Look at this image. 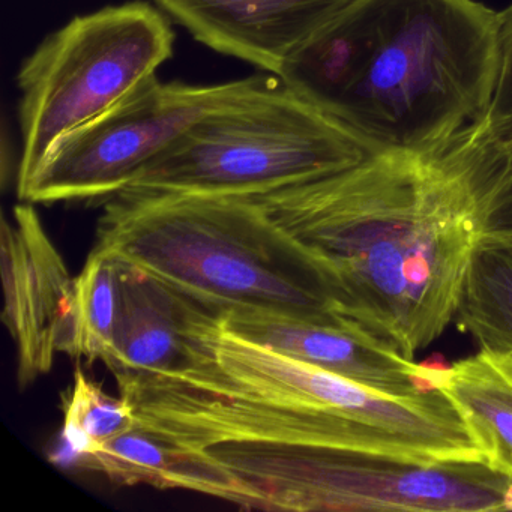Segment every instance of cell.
Segmentation results:
<instances>
[{
    "mask_svg": "<svg viewBox=\"0 0 512 512\" xmlns=\"http://www.w3.org/2000/svg\"><path fill=\"white\" fill-rule=\"evenodd\" d=\"M454 322L482 349L512 353V232L491 236L476 248Z\"/></svg>",
    "mask_w": 512,
    "mask_h": 512,
    "instance_id": "obj_16",
    "label": "cell"
},
{
    "mask_svg": "<svg viewBox=\"0 0 512 512\" xmlns=\"http://www.w3.org/2000/svg\"><path fill=\"white\" fill-rule=\"evenodd\" d=\"M118 262L121 308L112 350L104 359L107 370L116 380L184 371L190 364L191 335L214 308L124 260Z\"/></svg>",
    "mask_w": 512,
    "mask_h": 512,
    "instance_id": "obj_12",
    "label": "cell"
},
{
    "mask_svg": "<svg viewBox=\"0 0 512 512\" xmlns=\"http://www.w3.org/2000/svg\"><path fill=\"white\" fill-rule=\"evenodd\" d=\"M499 16L496 82L482 115L439 154L512 199V5Z\"/></svg>",
    "mask_w": 512,
    "mask_h": 512,
    "instance_id": "obj_15",
    "label": "cell"
},
{
    "mask_svg": "<svg viewBox=\"0 0 512 512\" xmlns=\"http://www.w3.org/2000/svg\"><path fill=\"white\" fill-rule=\"evenodd\" d=\"M116 382L137 424L182 449L248 440L431 463L482 460L439 386L415 397L382 394L238 337L215 310L197 323L184 371Z\"/></svg>",
    "mask_w": 512,
    "mask_h": 512,
    "instance_id": "obj_2",
    "label": "cell"
},
{
    "mask_svg": "<svg viewBox=\"0 0 512 512\" xmlns=\"http://www.w3.org/2000/svg\"><path fill=\"white\" fill-rule=\"evenodd\" d=\"M79 458L85 469L103 473L116 485L188 490L193 476V460L184 449L139 424Z\"/></svg>",
    "mask_w": 512,
    "mask_h": 512,
    "instance_id": "obj_18",
    "label": "cell"
},
{
    "mask_svg": "<svg viewBox=\"0 0 512 512\" xmlns=\"http://www.w3.org/2000/svg\"><path fill=\"white\" fill-rule=\"evenodd\" d=\"M2 320L16 343L22 389L49 373L67 332L74 281L35 205L22 202L2 223Z\"/></svg>",
    "mask_w": 512,
    "mask_h": 512,
    "instance_id": "obj_9",
    "label": "cell"
},
{
    "mask_svg": "<svg viewBox=\"0 0 512 512\" xmlns=\"http://www.w3.org/2000/svg\"><path fill=\"white\" fill-rule=\"evenodd\" d=\"M220 499L265 511L512 509V479L485 461L410 460L356 449L218 440L202 449Z\"/></svg>",
    "mask_w": 512,
    "mask_h": 512,
    "instance_id": "obj_5",
    "label": "cell"
},
{
    "mask_svg": "<svg viewBox=\"0 0 512 512\" xmlns=\"http://www.w3.org/2000/svg\"><path fill=\"white\" fill-rule=\"evenodd\" d=\"M370 154L349 128L277 77L256 76L125 190L256 197L340 172Z\"/></svg>",
    "mask_w": 512,
    "mask_h": 512,
    "instance_id": "obj_6",
    "label": "cell"
},
{
    "mask_svg": "<svg viewBox=\"0 0 512 512\" xmlns=\"http://www.w3.org/2000/svg\"><path fill=\"white\" fill-rule=\"evenodd\" d=\"M221 323L238 337L322 368L392 397L437 388L430 365L406 358L353 322H314L259 311H224Z\"/></svg>",
    "mask_w": 512,
    "mask_h": 512,
    "instance_id": "obj_10",
    "label": "cell"
},
{
    "mask_svg": "<svg viewBox=\"0 0 512 512\" xmlns=\"http://www.w3.org/2000/svg\"><path fill=\"white\" fill-rule=\"evenodd\" d=\"M214 52L278 76L293 52L350 0H154Z\"/></svg>",
    "mask_w": 512,
    "mask_h": 512,
    "instance_id": "obj_11",
    "label": "cell"
},
{
    "mask_svg": "<svg viewBox=\"0 0 512 512\" xmlns=\"http://www.w3.org/2000/svg\"><path fill=\"white\" fill-rule=\"evenodd\" d=\"M169 19L160 8L134 0L80 14L41 41L17 73V184L62 137L157 79L175 49Z\"/></svg>",
    "mask_w": 512,
    "mask_h": 512,
    "instance_id": "obj_7",
    "label": "cell"
},
{
    "mask_svg": "<svg viewBox=\"0 0 512 512\" xmlns=\"http://www.w3.org/2000/svg\"><path fill=\"white\" fill-rule=\"evenodd\" d=\"M251 199L316 260L337 313L409 359L454 322L479 244L512 232L511 200L437 152H371Z\"/></svg>",
    "mask_w": 512,
    "mask_h": 512,
    "instance_id": "obj_1",
    "label": "cell"
},
{
    "mask_svg": "<svg viewBox=\"0 0 512 512\" xmlns=\"http://www.w3.org/2000/svg\"><path fill=\"white\" fill-rule=\"evenodd\" d=\"M121 308V277L115 256L92 250L74 281L73 304L61 352L86 361H101L115 340Z\"/></svg>",
    "mask_w": 512,
    "mask_h": 512,
    "instance_id": "obj_17",
    "label": "cell"
},
{
    "mask_svg": "<svg viewBox=\"0 0 512 512\" xmlns=\"http://www.w3.org/2000/svg\"><path fill=\"white\" fill-rule=\"evenodd\" d=\"M94 250L220 313L350 322L316 260L251 197L121 191L106 200Z\"/></svg>",
    "mask_w": 512,
    "mask_h": 512,
    "instance_id": "obj_3",
    "label": "cell"
},
{
    "mask_svg": "<svg viewBox=\"0 0 512 512\" xmlns=\"http://www.w3.org/2000/svg\"><path fill=\"white\" fill-rule=\"evenodd\" d=\"M374 14V0H350L290 55L277 79L331 115L364 64Z\"/></svg>",
    "mask_w": 512,
    "mask_h": 512,
    "instance_id": "obj_14",
    "label": "cell"
},
{
    "mask_svg": "<svg viewBox=\"0 0 512 512\" xmlns=\"http://www.w3.org/2000/svg\"><path fill=\"white\" fill-rule=\"evenodd\" d=\"M364 64L331 112L371 152L430 155L479 118L499 16L476 0H374Z\"/></svg>",
    "mask_w": 512,
    "mask_h": 512,
    "instance_id": "obj_4",
    "label": "cell"
},
{
    "mask_svg": "<svg viewBox=\"0 0 512 512\" xmlns=\"http://www.w3.org/2000/svg\"><path fill=\"white\" fill-rule=\"evenodd\" d=\"M62 403L64 437L77 455L88 454L137 424L131 401L124 395L116 398L107 394L80 367Z\"/></svg>",
    "mask_w": 512,
    "mask_h": 512,
    "instance_id": "obj_19",
    "label": "cell"
},
{
    "mask_svg": "<svg viewBox=\"0 0 512 512\" xmlns=\"http://www.w3.org/2000/svg\"><path fill=\"white\" fill-rule=\"evenodd\" d=\"M431 368L434 385L454 404L482 460L512 479V353L482 349Z\"/></svg>",
    "mask_w": 512,
    "mask_h": 512,
    "instance_id": "obj_13",
    "label": "cell"
},
{
    "mask_svg": "<svg viewBox=\"0 0 512 512\" xmlns=\"http://www.w3.org/2000/svg\"><path fill=\"white\" fill-rule=\"evenodd\" d=\"M250 79L217 85L151 80L56 142L40 166L17 184L20 202L52 205L116 196L191 125L241 92Z\"/></svg>",
    "mask_w": 512,
    "mask_h": 512,
    "instance_id": "obj_8",
    "label": "cell"
}]
</instances>
